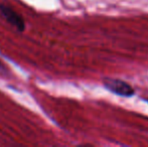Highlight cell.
I'll return each mask as SVG.
<instances>
[{
    "label": "cell",
    "mask_w": 148,
    "mask_h": 147,
    "mask_svg": "<svg viewBox=\"0 0 148 147\" xmlns=\"http://www.w3.org/2000/svg\"><path fill=\"white\" fill-rule=\"evenodd\" d=\"M0 15L18 31H23L25 29V21L23 17L10 6L0 3Z\"/></svg>",
    "instance_id": "7a4b0ae2"
},
{
    "label": "cell",
    "mask_w": 148,
    "mask_h": 147,
    "mask_svg": "<svg viewBox=\"0 0 148 147\" xmlns=\"http://www.w3.org/2000/svg\"><path fill=\"white\" fill-rule=\"evenodd\" d=\"M103 85L108 91L120 97L130 98L135 95L134 88L129 83L120 79L105 78L103 80Z\"/></svg>",
    "instance_id": "6da1fadb"
},
{
    "label": "cell",
    "mask_w": 148,
    "mask_h": 147,
    "mask_svg": "<svg viewBox=\"0 0 148 147\" xmlns=\"http://www.w3.org/2000/svg\"><path fill=\"white\" fill-rule=\"evenodd\" d=\"M3 69H4V66L2 65V63H1V62H0V72H1Z\"/></svg>",
    "instance_id": "3957f363"
}]
</instances>
